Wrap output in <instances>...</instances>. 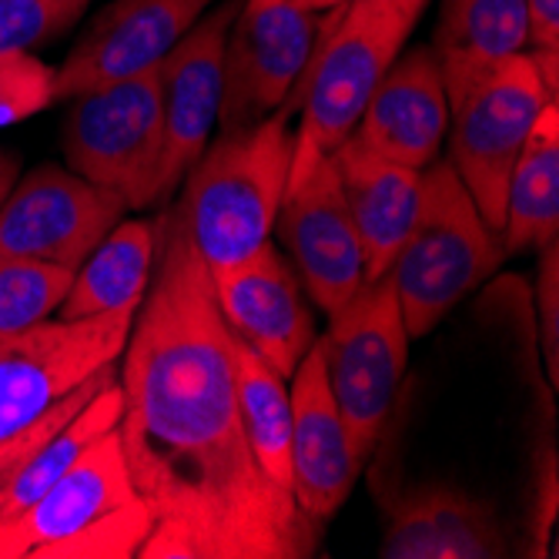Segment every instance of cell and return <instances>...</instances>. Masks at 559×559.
Here are the masks:
<instances>
[{"mask_svg": "<svg viewBox=\"0 0 559 559\" xmlns=\"http://www.w3.org/2000/svg\"><path fill=\"white\" fill-rule=\"evenodd\" d=\"M556 245L539 248V278H536V301H539V319H543V348H546V369L549 379L556 382V366H559V352H556V332H559V262H556Z\"/></svg>", "mask_w": 559, "mask_h": 559, "instance_id": "obj_29", "label": "cell"}, {"mask_svg": "<svg viewBox=\"0 0 559 559\" xmlns=\"http://www.w3.org/2000/svg\"><path fill=\"white\" fill-rule=\"evenodd\" d=\"M409 34L413 24L402 21L385 0H345L342 8H332L309 64L288 94V105L301 108L288 188L355 131Z\"/></svg>", "mask_w": 559, "mask_h": 559, "instance_id": "obj_3", "label": "cell"}, {"mask_svg": "<svg viewBox=\"0 0 559 559\" xmlns=\"http://www.w3.org/2000/svg\"><path fill=\"white\" fill-rule=\"evenodd\" d=\"M212 0H115L55 68L58 100L155 71Z\"/></svg>", "mask_w": 559, "mask_h": 559, "instance_id": "obj_13", "label": "cell"}, {"mask_svg": "<svg viewBox=\"0 0 559 559\" xmlns=\"http://www.w3.org/2000/svg\"><path fill=\"white\" fill-rule=\"evenodd\" d=\"M17 171H21L17 158H14V155H8V151H0V201H4V198H8V191L14 188Z\"/></svg>", "mask_w": 559, "mask_h": 559, "instance_id": "obj_32", "label": "cell"}, {"mask_svg": "<svg viewBox=\"0 0 559 559\" xmlns=\"http://www.w3.org/2000/svg\"><path fill=\"white\" fill-rule=\"evenodd\" d=\"M155 269L121 362L118 436L138 499L155 516L144 559H305L319 546L288 489L248 449L231 332L212 272L171 209L155 222Z\"/></svg>", "mask_w": 559, "mask_h": 559, "instance_id": "obj_1", "label": "cell"}, {"mask_svg": "<svg viewBox=\"0 0 559 559\" xmlns=\"http://www.w3.org/2000/svg\"><path fill=\"white\" fill-rule=\"evenodd\" d=\"M549 100L552 97L523 50L449 105L452 124L445 162L460 175L492 231H502L510 175Z\"/></svg>", "mask_w": 559, "mask_h": 559, "instance_id": "obj_7", "label": "cell"}, {"mask_svg": "<svg viewBox=\"0 0 559 559\" xmlns=\"http://www.w3.org/2000/svg\"><path fill=\"white\" fill-rule=\"evenodd\" d=\"M155 222H118L78 265L58 319H94L138 312L155 269Z\"/></svg>", "mask_w": 559, "mask_h": 559, "instance_id": "obj_21", "label": "cell"}, {"mask_svg": "<svg viewBox=\"0 0 559 559\" xmlns=\"http://www.w3.org/2000/svg\"><path fill=\"white\" fill-rule=\"evenodd\" d=\"M526 44L559 50V0H526Z\"/></svg>", "mask_w": 559, "mask_h": 559, "instance_id": "obj_30", "label": "cell"}, {"mask_svg": "<svg viewBox=\"0 0 559 559\" xmlns=\"http://www.w3.org/2000/svg\"><path fill=\"white\" fill-rule=\"evenodd\" d=\"M151 526H155V516H151L147 506L134 496L115 506L111 513L87 523L84 530L58 543L37 546L31 559H128V556H138V549L151 536Z\"/></svg>", "mask_w": 559, "mask_h": 559, "instance_id": "obj_25", "label": "cell"}, {"mask_svg": "<svg viewBox=\"0 0 559 559\" xmlns=\"http://www.w3.org/2000/svg\"><path fill=\"white\" fill-rule=\"evenodd\" d=\"M332 162L348 218L355 225V238L362 248L366 282H376L389 272L405 231L413 225L423 171L385 162L352 138L332 151Z\"/></svg>", "mask_w": 559, "mask_h": 559, "instance_id": "obj_18", "label": "cell"}, {"mask_svg": "<svg viewBox=\"0 0 559 559\" xmlns=\"http://www.w3.org/2000/svg\"><path fill=\"white\" fill-rule=\"evenodd\" d=\"M409 342L413 335L405 329L389 272L376 282H362V288L329 316V332L319 338L329 389L352 449L362 460L379 442L392 413L409 362Z\"/></svg>", "mask_w": 559, "mask_h": 559, "instance_id": "obj_5", "label": "cell"}, {"mask_svg": "<svg viewBox=\"0 0 559 559\" xmlns=\"http://www.w3.org/2000/svg\"><path fill=\"white\" fill-rule=\"evenodd\" d=\"M502 259L499 231L486 225L452 165L436 158L423 168L413 225L389 265L409 335L432 332Z\"/></svg>", "mask_w": 559, "mask_h": 559, "instance_id": "obj_4", "label": "cell"}, {"mask_svg": "<svg viewBox=\"0 0 559 559\" xmlns=\"http://www.w3.org/2000/svg\"><path fill=\"white\" fill-rule=\"evenodd\" d=\"M58 100L55 68L37 61L31 50L0 55V128L17 124Z\"/></svg>", "mask_w": 559, "mask_h": 559, "instance_id": "obj_27", "label": "cell"}, {"mask_svg": "<svg viewBox=\"0 0 559 559\" xmlns=\"http://www.w3.org/2000/svg\"><path fill=\"white\" fill-rule=\"evenodd\" d=\"M74 272L31 259H0V335L50 319L68 295Z\"/></svg>", "mask_w": 559, "mask_h": 559, "instance_id": "obj_24", "label": "cell"}, {"mask_svg": "<svg viewBox=\"0 0 559 559\" xmlns=\"http://www.w3.org/2000/svg\"><path fill=\"white\" fill-rule=\"evenodd\" d=\"M301 11H312V14H322V11H332V8H342L345 0H295Z\"/></svg>", "mask_w": 559, "mask_h": 559, "instance_id": "obj_34", "label": "cell"}, {"mask_svg": "<svg viewBox=\"0 0 559 559\" xmlns=\"http://www.w3.org/2000/svg\"><path fill=\"white\" fill-rule=\"evenodd\" d=\"M445 128L449 97L439 64L429 47H416L399 55L382 74L348 138L385 162L423 171L439 158Z\"/></svg>", "mask_w": 559, "mask_h": 559, "instance_id": "obj_16", "label": "cell"}, {"mask_svg": "<svg viewBox=\"0 0 559 559\" xmlns=\"http://www.w3.org/2000/svg\"><path fill=\"white\" fill-rule=\"evenodd\" d=\"M241 0H231L222 11L198 17L181 40L168 50L155 68L162 124H165V171H162V201L188 175V168L209 147L212 128L218 124L222 105V50L225 34Z\"/></svg>", "mask_w": 559, "mask_h": 559, "instance_id": "obj_15", "label": "cell"}, {"mask_svg": "<svg viewBox=\"0 0 559 559\" xmlns=\"http://www.w3.org/2000/svg\"><path fill=\"white\" fill-rule=\"evenodd\" d=\"M115 379V366L111 369H105V372H97L94 379H87L81 389H74L68 399H61L55 409L50 413H44L40 419H34L31 426H24L21 432H14V436H8V439H0V506H4V499H8V492H11V486H14V479H17V473H21V466L31 460V452L55 432L58 426H64L78 409H84V402L100 389V385H108Z\"/></svg>", "mask_w": 559, "mask_h": 559, "instance_id": "obj_28", "label": "cell"}, {"mask_svg": "<svg viewBox=\"0 0 559 559\" xmlns=\"http://www.w3.org/2000/svg\"><path fill=\"white\" fill-rule=\"evenodd\" d=\"M124 201L71 168L40 165L0 201V259L78 272L124 215Z\"/></svg>", "mask_w": 559, "mask_h": 559, "instance_id": "obj_10", "label": "cell"}, {"mask_svg": "<svg viewBox=\"0 0 559 559\" xmlns=\"http://www.w3.org/2000/svg\"><path fill=\"white\" fill-rule=\"evenodd\" d=\"M385 4H389L402 21H409V24L416 27V21L423 17V11H426L429 0H385Z\"/></svg>", "mask_w": 559, "mask_h": 559, "instance_id": "obj_33", "label": "cell"}, {"mask_svg": "<svg viewBox=\"0 0 559 559\" xmlns=\"http://www.w3.org/2000/svg\"><path fill=\"white\" fill-rule=\"evenodd\" d=\"M506 251H539L559 241V118L556 100L543 108L506 188Z\"/></svg>", "mask_w": 559, "mask_h": 559, "instance_id": "obj_22", "label": "cell"}, {"mask_svg": "<svg viewBox=\"0 0 559 559\" xmlns=\"http://www.w3.org/2000/svg\"><path fill=\"white\" fill-rule=\"evenodd\" d=\"M292 105L201 151L185 175L178 215L209 269L241 262L272 238L292 171Z\"/></svg>", "mask_w": 559, "mask_h": 559, "instance_id": "obj_2", "label": "cell"}, {"mask_svg": "<svg viewBox=\"0 0 559 559\" xmlns=\"http://www.w3.org/2000/svg\"><path fill=\"white\" fill-rule=\"evenodd\" d=\"M272 231L288 251V265L305 295L322 312L332 316L362 288V248L345 209L332 155L285 191Z\"/></svg>", "mask_w": 559, "mask_h": 559, "instance_id": "obj_12", "label": "cell"}, {"mask_svg": "<svg viewBox=\"0 0 559 559\" xmlns=\"http://www.w3.org/2000/svg\"><path fill=\"white\" fill-rule=\"evenodd\" d=\"M556 58H559V50H530V61L552 100H556Z\"/></svg>", "mask_w": 559, "mask_h": 559, "instance_id": "obj_31", "label": "cell"}, {"mask_svg": "<svg viewBox=\"0 0 559 559\" xmlns=\"http://www.w3.org/2000/svg\"><path fill=\"white\" fill-rule=\"evenodd\" d=\"M91 0H0V55L34 50L81 21Z\"/></svg>", "mask_w": 559, "mask_h": 559, "instance_id": "obj_26", "label": "cell"}, {"mask_svg": "<svg viewBox=\"0 0 559 559\" xmlns=\"http://www.w3.org/2000/svg\"><path fill=\"white\" fill-rule=\"evenodd\" d=\"M61 151L74 175L115 191L128 209L158 205L165 171L158 74L147 71L74 97Z\"/></svg>", "mask_w": 559, "mask_h": 559, "instance_id": "obj_6", "label": "cell"}, {"mask_svg": "<svg viewBox=\"0 0 559 559\" xmlns=\"http://www.w3.org/2000/svg\"><path fill=\"white\" fill-rule=\"evenodd\" d=\"M231 366H235V395L238 416L255 455L259 469L278 483L292 486V395L285 379L251 352L241 338L231 335Z\"/></svg>", "mask_w": 559, "mask_h": 559, "instance_id": "obj_23", "label": "cell"}, {"mask_svg": "<svg viewBox=\"0 0 559 559\" xmlns=\"http://www.w3.org/2000/svg\"><path fill=\"white\" fill-rule=\"evenodd\" d=\"M134 312L44 319L0 335V439L50 413L97 372L111 369L131 335Z\"/></svg>", "mask_w": 559, "mask_h": 559, "instance_id": "obj_8", "label": "cell"}, {"mask_svg": "<svg viewBox=\"0 0 559 559\" xmlns=\"http://www.w3.org/2000/svg\"><path fill=\"white\" fill-rule=\"evenodd\" d=\"M209 272L228 332L288 379L319 338L316 316L288 259L269 238L241 262Z\"/></svg>", "mask_w": 559, "mask_h": 559, "instance_id": "obj_11", "label": "cell"}, {"mask_svg": "<svg viewBox=\"0 0 559 559\" xmlns=\"http://www.w3.org/2000/svg\"><path fill=\"white\" fill-rule=\"evenodd\" d=\"M292 379V499L298 510L316 520L319 526L329 523L342 502L348 499L355 479L362 473V455L352 449L348 429L329 389L322 345L305 352V359L295 366Z\"/></svg>", "mask_w": 559, "mask_h": 559, "instance_id": "obj_14", "label": "cell"}, {"mask_svg": "<svg viewBox=\"0 0 559 559\" xmlns=\"http://www.w3.org/2000/svg\"><path fill=\"white\" fill-rule=\"evenodd\" d=\"M526 47V0H442L432 37L449 105Z\"/></svg>", "mask_w": 559, "mask_h": 559, "instance_id": "obj_20", "label": "cell"}, {"mask_svg": "<svg viewBox=\"0 0 559 559\" xmlns=\"http://www.w3.org/2000/svg\"><path fill=\"white\" fill-rule=\"evenodd\" d=\"M385 559H496L510 543L486 502L455 489L423 486L392 506L389 533L379 546Z\"/></svg>", "mask_w": 559, "mask_h": 559, "instance_id": "obj_19", "label": "cell"}, {"mask_svg": "<svg viewBox=\"0 0 559 559\" xmlns=\"http://www.w3.org/2000/svg\"><path fill=\"white\" fill-rule=\"evenodd\" d=\"M118 426L94 439L71 469L50 483L27 510L0 523V559H27L37 546L58 543L115 506L134 499Z\"/></svg>", "mask_w": 559, "mask_h": 559, "instance_id": "obj_17", "label": "cell"}, {"mask_svg": "<svg viewBox=\"0 0 559 559\" xmlns=\"http://www.w3.org/2000/svg\"><path fill=\"white\" fill-rule=\"evenodd\" d=\"M325 31V17L295 0H241L222 50V134L275 115L295 91Z\"/></svg>", "mask_w": 559, "mask_h": 559, "instance_id": "obj_9", "label": "cell"}]
</instances>
